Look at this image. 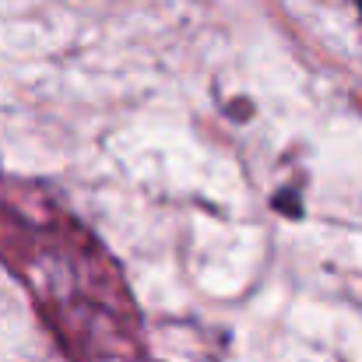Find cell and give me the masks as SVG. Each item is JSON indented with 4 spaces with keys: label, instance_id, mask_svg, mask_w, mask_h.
<instances>
[{
    "label": "cell",
    "instance_id": "6da1fadb",
    "mask_svg": "<svg viewBox=\"0 0 362 362\" xmlns=\"http://www.w3.org/2000/svg\"><path fill=\"white\" fill-rule=\"evenodd\" d=\"M359 7H362V0H359Z\"/></svg>",
    "mask_w": 362,
    "mask_h": 362
}]
</instances>
